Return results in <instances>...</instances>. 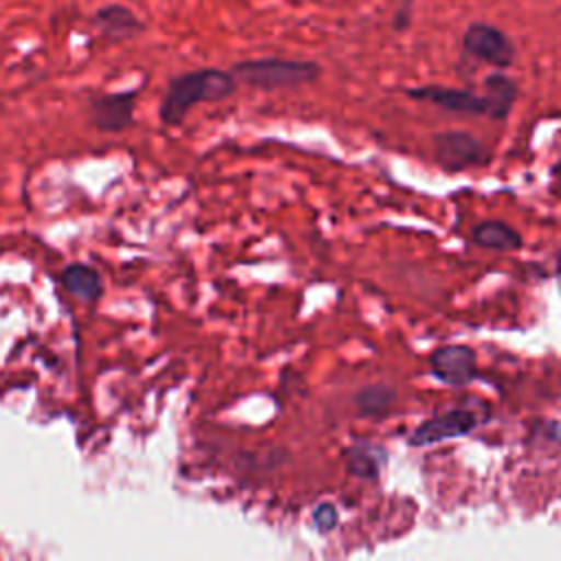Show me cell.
I'll return each mask as SVG.
<instances>
[{
	"instance_id": "3",
	"label": "cell",
	"mask_w": 561,
	"mask_h": 561,
	"mask_svg": "<svg viewBox=\"0 0 561 561\" xmlns=\"http://www.w3.org/2000/svg\"><path fill=\"white\" fill-rule=\"evenodd\" d=\"M434 162L445 171H462L489 162L486 147L469 131L449 129L432 136Z\"/></svg>"
},
{
	"instance_id": "5",
	"label": "cell",
	"mask_w": 561,
	"mask_h": 561,
	"mask_svg": "<svg viewBox=\"0 0 561 561\" xmlns=\"http://www.w3.org/2000/svg\"><path fill=\"white\" fill-rule=\"evenodd\" d=\"M432 375L454 388H462L478 377V355L465 344H445L430 353Z\"/></svg>"
},
{
	"instance_id": "11",
	"label": "cell",
	"mask_w": 561,
	"mask_h": 561,
	"mask_svg": "<svg viewBox=\"0 0 561 561\" xmlns=\"http://www.w3.org/2000/svg\"><path fill=\"white\" fill-rule=\"evenodd\" d=\"M471 237L480 248L497 250V252H513V250H519L524 243L522 234L515 228L497 219H486L482 224H476L471 230Z\"/></svg>"
},
{
	"instance_id": "13",
	"label": "cell",
	"mask_w": 561,
	"mask_h": 561,
	"mask_svg": "<svg viewBox=\"0 0 561 561\" xmlns=\"http://www.w3.org/2000/svg\"><path fill=\"white\" fill-rule=\"evenodd\" d=\"M397 401V390L386 383H370L355 394V405L362 416H383Z\"/></svg>"
},
{
	"instance_id": "10",
	"label": "cell",
	"mask_w": 561,
	"mask_h": 561,
	"mask_svg": "<svg viewBox=\"0 0 561 561\" xmlns=\"http://www.w3.org/2000/svg\"><path fill=\"white\" fill-rule=\"evenodd\" d=\"M59 283L68 294L81 300H96L103 294L101 274L85 263H70L68 267H64L59 274Z\"/></svg>"
},
{
	"instance_id": "16",
	"label": "cell",
	"mask_w": 561,
	"mask_h": 561,
	"mask_svg": "<svg viewBox=\"0 0 561 561\" xmlns=\"http://www.w3.org/2000/svg\"><path fill=\"white\" fill-rule=\"evenodd\" d=\"M552 175H554V180H557V191H561V160L552 167Z\"/></svg>"
},
{
	"instance_id": "4",
	"label": "cell",
	"mask_w": 561,
	"mask_h": 561,
	"mask_svg": "<svg viewBox=\"0 0 561 561\" xmlns=\"http://www.w3.org/2000/svg\"><path fill=\"white\" fill-rule=\"evenodd\" d=\"M462 50L489 66L508 68L515 59V46L511 37L486 22H471L462 33Z\"/></svg>"
},
{
	"instance_id": "2",
	"label": "cell",
	"mask_w": 561,
	"mask_h": 561,
	"mask_svg": "<svg viewBox=\"0 0 561 561\" xmlns=\"http://www.w3.org/2000/svg\"><path fill=\"white\" fill-rule=\"evenodd\" d=\"M237 83H245L256 90H278V88H294L302 83H311L320 77V66L316 61H300V59H245L230 68Z\"/></svg>"
},
{
	"instance_id": "8",
	"label": "cell",
	"mask_w": 561,
	"mask_h": 561,
	"mask_svg": "<svg viewBox=\"0 0 561 561\" xmlns=\"http://www.w3.org/2000/svg\"><path fill=\"white\" fill-rule=\"evenodd\" d=\"M138 90L125 92H105L90 101V121L94 127L107 134H116L127 129L134 123Z\"/></svg>"
},
{
	"instance_id": "12",
	"label": "cell",
	"mask_w": 561,
	"mask_h": 561,
	"mask_svg": "<svg viewBox=\"0 0 561 561\" xmlns=\"http://www.w3.org/2000/svg\"><path fill=\"white\" fill-rule=\"evenodd\" d=\"M484 96L491 105L489 116L495 121H504L517 99V83L502 72H493L484 79Z\"/></svg>"
},
{
	"instance_id": "15",
	"label": "cell",
	"mask_w": 561,
	"mask_h": 561,
	"mask_svg": "<svg viewBox=\"0 0 561 561\" xmlns=\"http://www.w3.org/2000/svg\"><path fill=\"white\" fill-rule=\"evenodd\" d=\"M311 519H313V524H316V528H318L320 533H329V530H333V528L337 526L340 515H337V511H335L333 504L322 502V504H318V506L313 508Z\"/></svg>"
},
{
	"instance_id": "6",
	"label": "cell",
	"mask_w": 561,
	"mask_h": 561,
	"mask_svg": "<svg viewBox=\"0 0 561 561\" xmlns=\"http://www.w3.org/2000/svg\"><path fill=\"white\" fill-rule=\"evenodd\" d=\"M476 425H478V416L471 410L454 408V410H447L443 414H436V416L425 419L423 423H419L412 430L408 443L412 447L436 445V443H443V440L467 436L476 430Z\"/></svg>"
},
{
	"instance_id": "1",
	"label": "cell",
	"mask_w": 561,
	"mask_h": 561,
	"mask_svg": "<svg viewBox=\"0 0 561 561\" xmlns=\"http://www.w3.org/2000/svg\"><path fill=\"white\" fill-rule=\"evenodd\" d=\"M237 90V79L230 70L199 68L178 75L169 81L158 116L162 125L178 127L197 103H215L228 99Z\"/></svg>"
},
{
	"instance_id": "14",
	"label": "cell",
	"mask_w": 561,
	"mask_h": 561,
	"mask_svg": "<svg viewBox=\"0 0 561 561\" xmlns=\"http://www.w3.org/2000/svg\"><path fill=\"white\" fill-rule=\"evenodd\" d=\"M346 467L359 478H377L379 465L375 458V449H368L364 445H355L346 451Z\"/></svg>"
},
{
	"instance_id": "9",
	"label": "cell",
	"mask_w": 561,
	"mask_h": 561,
	"mask_svg": "<svg viewBox=\"0 0 561 561\" xmlns=\"http://www.w3.org/2000/svg\"><path fill=\"white\" fill-rule=\"evenodd\" d=\"M92 22L112 42L134 39L140 33H145V22L129 7L118 2L99 7L96 13L92 15Z\"/></svg>"
},
{
	"instance_id": "7",
	"label": "cell",
	"mask_w": 561,
	"mask_h": 561,
	"mask_svg": "<svg viewBox=\"0 0 561 561\" xmlns=\"http://www.w3.org/2000/svg\"><path fill=\"white\" fill-rule=\"evenodd\" d=\"M405 94L414 101H427L438 105L440 110L456 112V114H476V116L491 114V105L486 96H478L471 90H462V88L419 85V88H408Z\"/></svg>"
}]
</instances>
